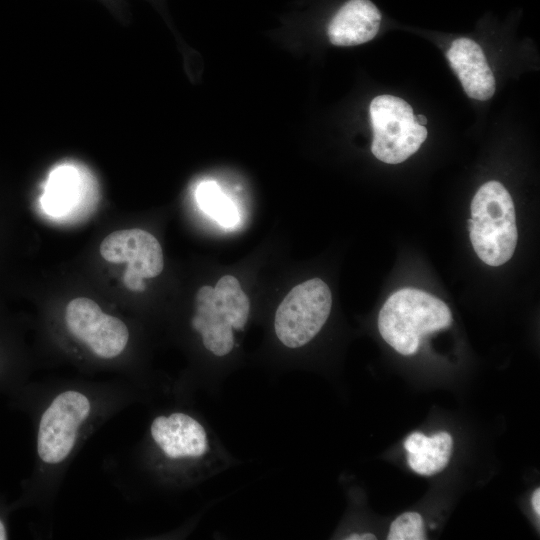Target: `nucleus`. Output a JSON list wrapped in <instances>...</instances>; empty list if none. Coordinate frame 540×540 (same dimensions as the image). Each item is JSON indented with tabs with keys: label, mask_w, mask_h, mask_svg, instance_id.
I'll use <instances>...</instances> for the list:
<instances>
[{
	"label": "nucleus",
	"mask_w": 540,
	"mask_h": 540,
	"mask_svg": "<svg viewBox=\"0 0 540 540\" xmlns=\"http://www.w3.org/2000/svg\"><path fill=\"white\" fill-rule=\"evenodd\" d=\"M100 254L107 262L127 263L123 281L134 291H143V279L158 276L164 267L160 243L151 233L138 228L109 234L101 242Z\"/></svg>",
	"instance_id": "6e6552de"
},
{
	"label": "nucleus",
	"mask_w": 540,
	"mask_h": 540,
	"mask_svg": "<svg viewBox=\"0 0 540 540\" xmlns=\"http://www.w3.org/2000/svg\"><path fill=\"white\" fill-rule=\"evenodd\" d=\"M369 110L373 128L371 151L378 160L401 163L425 141L427 129L416 123L413 109L405 100L380 95L372 100Z\"/></svg>",
	"instance_id": "423d86ee"
},
{
	"label": "nucleus",
	"mask_w": 540,
	"mask_h": 540,
	"mask_svg": "<svg viewBox=\"0 0 540 540\" xmlns=\"http://www.w3.org/2000/svg\"><path fill=\"white\" fill-rule=\"evenodd\" d=\"M345 539L346 540H375L376 536L371 533L351 534Z\"/></svg>",
	"instance_id": "f3484780"
},
{
	"label": "nucleus",
	"mask_w": 540,
	"mask_h": 540,
	"mask_svg": "<svg viewBox=\"0 0 540 540\" xmlns=\"http://www.w3.org/2000/svg\"><path fill=\"white\" fill-rule=\"evenodd\" d=\"M76 172L70 167L58 168L51 174L44 204L48 211L62 212L74 201L77 193Z\"/></svg>",
	"instance_id": "ddd939ff"
},
{
	"label": "nucleus",
	"mask_w": 540,
	"mask_h": 540,
	"mask_svg": "<svg viewBox=\"0 0 540 540\" xmlns=\"http://www.w3.org/2000/svg\"><path fill=\"white\" fill-rule=\"evenodd\" d=\"M147 440L157 455L173 464L200 459L209 450L205 428L183 411L156 415L149 424Z\"/></svg>",
	"instance_id": "1a4fd4ad"
},
{
	"label": "nucleus",
	"mask_w": 540,
	"mask_h": 540,
	"mask_svg": "<svg viewBox=\"0 0 540 540\" xmlns=\"http://www.w3.org/2000/svg\"><path fill=\"white\" fill-rule=\"evenodd\" d=\"M199 207L220 225L230 228L239 222V213L233 201L215 181H203L196 190Z\"/></svg>",
	"instance_id": "f8f14e48"
},
{
	"label": "nucleus",
	"mask_w": 540,
	"mask_h": 540,
	"mask_svg": "<svg viewBox=\"0 0 540 540\" xmlns=\"http://www.w3.org/2000/svg\"><path fill=\"white\" fill-rule=\"evenodd\" d=\"M414 119H415L416 123H418L419 125H422V126H425V124L427 123V119L423 115H414Z\"/></svg>",
	"instance_id": "a211bd4d"
},
{
	"label": "nucleus",
	"mask_w": 540,
	"mask_h": 540,
	"mask_svg": "<svg viewBox=\"0 0 540 540\" xmlns=\"http://www.w3.org/2000/svg\"><path fill=\"white\" fill-rule=\"evenodd\" d=\"M11 502H8L6 497L0 493V540L10 538V516L13 513Z\"/></svg>",
	"instance_id": "2eb2a0df"
},
{
	"label": "nucleus",
	"mask_w": 540,
	"mask_h": 540,
	"mask_svg": "<svg viewBox=\"0 0 540 540\" xmlns=\"http://www.w3.org/2000/svg\"><path fill=\"white\" fill-rule=\"evenodd\" d=\"M531 503H532L534 512L536 513L537 516H539L540 515V489L539 488H537L533 492Z\"/></svg>",
	"instance_id": "dca6fc26"
},
{
	"label": "nucleus",
	"mask_w": 540,
	"mask_h": 540,
	"mask_svg": "<svg viewBox=\"0 0 540 540\" xmlns=\"http://www.w3.org/2000/svg\"><path fill=\"white\" fill-rule=\"evenodd\" d=\"M250 301L232 275L221 277L216 286L201 287L195 298L191 327L202 338L204 347L216 356L229 354L234 347L232 330L247 323Z\"/></svg>",
	"instance_id": "20e7f679"
},
{
	"label": "nucleus",
	"mask_w": 540,
	"mask_h": 540,
	"mask_svg": "<svg viewBox=\"0 0 540 540\" xmlns=\"http://www.w3.org/2000/svg\"><path fill=\"white\" fill-rule=\"evenodd\" d=\"M140 392L136 382L124 378L29 381L9 395V406L27 415L34 435L33 467L11 502L13 511L32 508L49 514L84 444Z\"/></svg>",
	"instance_id": "f257e3e1"
},
{
	"label": "nucleus",
	"mask_w": 540,
	"mask_h": 540,
	"mask_svg": "<svg viewBox=\"0 0 540 540\" xmlns=\"http://www.w3.org/2000/svg\"><path fill=\"white\" fill-rule=\"evenodd\" d=\"M447 59L470 98L484 101L492 97L494 75L475 41L464 37L456 39L447 51Z\"/></svg>",
	"instance_id": "9d476101"
},
{
	"label": "nucleus",
	"mask_w": 540,
	"mask_h": 540,
	"mask_svg": "<svg viewBox=\"0 0 540 540\" xmlns=\"http://www.w3.org/2000/svg\"><path fill=\"white\" fill-rule=\"evenodd\" d=\"M331 307V291L323 280L313 278L295 286L276 310V336L286 347L304 346L324 326Z\"/></svg>",
	"instance_id": "0eeeda50"
},
{
	"label": "nucleus",
	"mask_w": 540,
	"mask_h": 540,
	"mask_svg": "<svg viewBox=\"0 0 540 540\" xmlns=\"http://www.w3.org/2000/svg\"><path fill=\"white\" fill-rule=\"evenodd\" d=\"M453 317L439 298L415 288H403L389 296L378 315L382 338L398 353L418 351L421 338L450 327Z\"/></svg>",
	"instance_id": "f03ea898"
},
{
	"label": "nucleus",
	"mask_w": 540,
	"mask_h": 540,
	"mask_svg": "<svg viewBox=\"0 0 540 540\" xmlns=\"http://www.w3.org/2000/svg\"><path fill=\"white\" fill-rule=\"evenodd\" d=\"M388 540H425L424 522L417 512H405L390 526Z\"/></svg>",
	"instance_id": "4468645a"
},
{
	"label": "nucleus",
	"mask_w": 540,
	"mask_h": 540,
	"mask_svg": "<svg viewBox=\"0 0 540 540\" xmlns=\"http://www.w3.org/2000/svg\"><path fill=\"white\" fill-rule=\"evenodd\" d=\"M381 18L380 11L370 0H349L329 23V40L336 46L368 42L378 33Z\"/></svg>",
	"instance_id": "9b49d317"
},
{
	"label": "nucleus",
	"mask_w": 540,
	"mask_h": 540,
	"mask_svg": "<svg viewBox=\"0 0 540 540\" xmlns=\"http://www.w3.org/2000/svg\"><path fill=\"white\" fill-rule=\"evenodd\" d=\"M468 227L472 247L484 263L497 267L511 259L518 240L516 215L512 197L500 182L489 181L478 189Z\"/></svg>",
	"instance_id": "7ed1b4c3"
},
{
	"label": "nucleus",
	"mask_w": 540,
	"mask_h": 540,
	"mask_svg": "<svg viewBox=\"0 0 540 540\" xmlns=\"http://www.w3.org/2000/svg\"><path fill=\"white\" fill-rule=\"evenodd\" d=\"M64 327L68 336L104 362L121 359L130 342V330L120 318L104 312L92 299L78 297L66 305Z\"/></svg>",
	"instance_id": "39448f33"
}]
</instances>
